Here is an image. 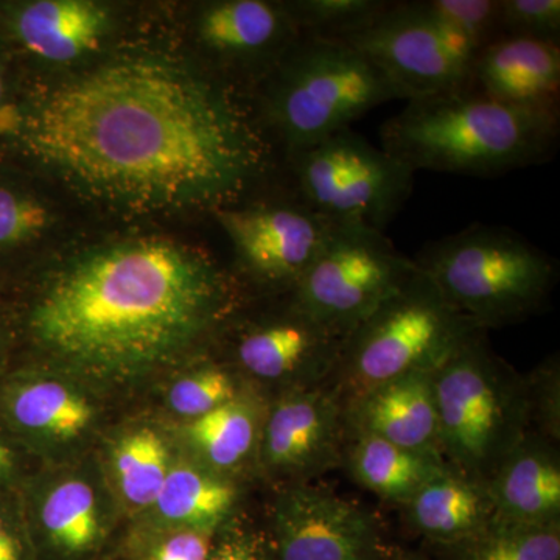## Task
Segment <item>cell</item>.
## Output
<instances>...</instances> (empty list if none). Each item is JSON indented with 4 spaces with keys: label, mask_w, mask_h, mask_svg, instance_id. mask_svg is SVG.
Returning <instances> with one entry per match:
<instances>
[{
    "label": "cell",
    "mask_w": 560,
    "mask_h": 560,
    "mask_svg": "<svg viewBox=\"0 0 560 560\" xmlns=\"http://www.w3.org/2000/svg\"><path fill=\"white\" fill-rule=\"evenodd\" d=\"M109 28V10L91 0L0 3V44L40 61L80 60L101 46Z\"/></svg>",
    "instance_id": "13"
},
{
    "label": "cell",
    "mask_w": 560,
    "mask_h": 560,
    "mask_svg": "<svg viewBox=\"0 0 560 560\" xmlns=\"http://www.w3.org/2000/svg\"><path fill=\"white\" fill-rule=\"evenodd\" d=\"M226 280L197 250L164 238L84 254L46 287L31 313L44 349L98 375L150 370L223 315Z\"/></svg>",
    "instance_id": "2"
},
{
    "label": "cell",
    "mask_w": 560,
    "mask_h": 560,
    "mask_svg": "<svg viewBox=\"0 0 560 560\" xmlns=\"http://www.w3.org/2000/svg\"><path fill=\"white\" fill-rule=\"evenodd\" d=\"M345 43L382 70L399 101H423L470 86V73L448 57L416 2H390Z\"/></svg>",
    "instance_id": "10"
},
{
    "label": "cell",
    "mask_w": 560,
    "mask_h": 560,
    "mask_svg": "<svg viewBox=\"0 0 560 560\" xmlns=\"http://www.w3.org/2000/svg\"><path fill=\"white\" fill-rule=\"evenodd\" d=\"M408 504L418 529L441 541L474 539L493 515L486 489L447 469L425 482Z\"/></svg>",
    "instance_id": "20"
},
{
    "label": "cell",
    "mask_w": 560,
    "mask_h": 560,
    "mask_svg": "<svg viewBox=\"0 0 560 560\" xmlns=\"http://www.w3.org/2000/svg\"><path fill=\"white\" fill-rule=\"evenodd\" d=\"M453 308L422 272L349 335L340 360L360 386L370 390L411 372L434 371L480 331Z\"/></svg>",
    "instance_id": "6"
},
{
    "label": "cell",
    "mask_w": 560,
    "mask_h": 560,
    "mask_svg": "<svg viewBox=\"0 0 560 560\" xmlns=\"http://www.w3.org/2000/svg\"><path fill=\"white\" fill-rule=\"evenodd\" d=\"M278 560H374L375 523L330 490L296 486L276 508Z\"/></svg>",
    "instance_id": "12"
},
{
    "label": "cell",
    "mask_w": 560,
    "mask_h": 560,
    "mask_svg": "<svg viewBox=\"0 0 560 560\" xmlns=\"http://www.w3.org/2000/svg\"><path fill=\"white\" fill-rule=\"evenodd\" d=\"M470 86L486 97L559 109L560 46L525 38H500L478 54Z\"/></svg>",
    "instance_id": "15"
},
{
    "label": "cell",
    "mask_w": 560,
    "mask_h": 560,
    "mask_svg": "<svg viewBox=\"0 0 560 560\" xmlns=\"http://www.w3.org/2000/svg\"><path fill=\"white\" fill-rule=\"evenodd\" d=\"M187 436L220 469H231L248 456L256 441V415L246 401L232 399L191 420Z\"/></svg>",
    "instance_id": "24"
},
{
    "label": "cell",
    "mask_w": 560,
    "mask_h": 560,
    "mask_svg": "<svg viewBox=\"0 0 560 560\" xmlns=\"http://www.w3.org/2000/svg\"><path fill=\"white\" fill-rule=\"evenodd\" d=\"M415 264L480 329L539 311L558 278L545 250L510 228L482 223L427 243Z\"/></svg>",
    "instance_id": "5"
},
{
    "label": "cell",
    "mask_w": 560,
    "mask_h": 560,
    "mask_svg": "<svg viewBox=\"0 0 560 560\" xmlns=\"http://www.w3.org/2000/svg\"><path fill=\"white\" fill-rule=\"evenodd\" d=\"M235 399L232 378L220 370H206L176 382L168 394L173 411L197 419Z\"/></svg>",
    "instance_id": "32"
},
{
    "label": "cell",
    "mask_w": 560,
    "mask_h": 560,
    "mask_svg": "<svg viewBox=\"0 0 560 560\" xmlns=\"http://www.w3.org/2000/svg\"><path fill=\"white\" fill-rule=\"evenodd\" d=\"M433 372H411L364 394L359 407L361 431L407 451L438 455Z\"/></svg>",
    "instance_id": "18"
},
{
    "label": "cell",
    "mask_w": 560,
    "mask_h": 560,
    "mask_svg": "<svg viewBox=\"0 0 560 560\" xmlns=\"http://www.w3.org/2000/svg\"><path fill=\"white\" fill-rule=\"evenodd\" d=\"M40 521L50 539L66 551L90 550L101 536L94 490L81 480L65 481L51 490Z\"/></svg>",
    "instance_id": "25"
},
{
    "label": "cell",
    "mask_w": 560,
    "mask_h": 560,
    "mask_svg": "<svg viewBox=\"0 0 560 560\" xmlns=\"http://www.w3.org/2000/svg\"><path fill=\"white\" fill-rule=\"evenodd\" d=\"M418 272L385 232L335 224L319 256L293 290V305L348 340Z\"/></svg>",
    "instance_id": "8"
},
{
    "label": "cell",
    "mask_w": 560,
    "mask_h": 560,
    "mask_svg": "<svg viewBox=\"0 0 560 560\" xmlns=\"http://www.w3.org/2000/svg\"><path fill=\"white\" fill-rule=\"evenodd\" d=\"M5 149L138 212L230 208L270 167L230 81L156 58L106 62L21 98Z\"/></svg>",
    "instance_id": "1"
},
{
    "label": "cell",
    "mask_w": 560,
    "mask_h": 560,
    "mask_svg": "<svg viewBox=\"0 0 560 560\" xmlns=\"http://www.w3.org/2000/svg\"><path fill=\"white\" fill-rule=\"evenodd\" d=\"M500 35L559 46V0H500Z\"/></svg>",
    "instance_id": "30"
},
{
    "label": "cell",
    "mask_w": 560,
    "mask_h": 560,
    "mask_svg": "<svg viewBox=\"0 0 560 560\" xmlns=\"http://www.w3.org/2000/svg\"><path fill=\"white\" fill-rule=\"evenodd\" d=\"M114 467L121 493L136 506L154 504L171 471L164 441L151 430L124 438L114 452Z\"/></svg>",
    "instance_id": "26"
},
{
    "label": "cell",
    "mask_w": 560,
    "mask_h": 560,
    "mask_svg": "<svg viewBox=\"0 0 560 560\" xmlns=\"http://www.w3.org/2000/svg\"><path fill=\"white\" fill-rule=\"evenodd\" d=\"M228 482L189 466L173 467L154 501L164 521L205 533L219 526L234 506Z\"/></svg>",
    "instance_id": "23"
},
{
    "label": "cell",
    "mask_w": 560,
    "mask_h": 560,
    "mask_svg": "<svg viewBox=\"0 0 560 560\" xmlns=\"http://www.w3.org/2000/svg\"><path fill=\"white\" fill-rule=\"evenodd\" d=\"M18 103L20 101H14L13 86H11L9 60L0 47V145L2 147L9 135Z\"/></svg>",
    "instance_id": "35"
},
{
    "label": "cell",
    "mask_w": 560,
    "mask_h": 560,
    "mask_svg": "<svg viewBox=\"0 0 560 560\" xmlns=\"http://www.w3.org/2000/svg\"><path fill=\"white\" fill-rule=\"evenodd\" d=\"M486 492L497 521L523 525L559 522V464L540 447L515 445L501 459Z\"/></svg>",
    "instance_id": "19"
},
{
    "label": "cell",
    "mask_w": 560,
    "mask_h": 560,
    "mask_svg": "<svg viewBox=\"0 0 560 560\" xmlns=\"http://www.w3.org/2000/svg\"><path fill=\"white\" fill-rule=\"evenodd\" d=\"M352 470L364 488L383 499L408 501L445 467L438 455L407 451L363 433L352 453Z\"/></svg>",
    "instance_id": "21"
},
{
    "label": "cell",
    "mask_w": 560,
    "mask_h": 560,
    "mask_svg": "<svg viewBox=\"0 0 560 560\" xmlns=\"http://www.w3.org/2000/svg\"><path fill=\"white\" fill-rule=\"evenodd\" d=\"M345 338L291 308L285 319L246 331L237 345L242 366L256 377L276 381L300 371L319 372L340 360Z\"/></svg>",
    "instance_id": "17"
},
{
    "label": "cell",
    "mask_w": 560,
    "mask_h": 560,
    "mask_svg": "<svg viewBox=\"0 0 560 560\" xmlns=\"http://www.w3.org/2000/svg\"><path fill=\"white\" fill-rule=\"evenodd\" d=\"M197 33L220 61L256 69L267 79L302 33L283 3L223 0L201 10Z\"/></svg>",
    "instance_id": "14"
},
{
    "label": "cell",
    "mask_w": 560,
    "mask_h": 560,
    "mask_svg": "<svg viewBox=\"0 0 560 560\" xmlns=\"http://www.w3.org/2000/svg\"><path fill=\"white\" fill-rule=\"evenodd\" d=\"M464 560H560L559 522L523 525L492 517L467 540Z\"/></svg>",
    "instance_id": "27"
},
{
    "label": "cell",
    "mask_w": 560,
    "mask_h": 560,
    "mask_svg": "<svg viewBox=\"0 0 560 560\" xmlns=\"http://www.w3.org/2000/svg\"><path fill=\"white\" fill-rule=\"evenodd\" d=\"M0 560H22L20 544L0 517Z\"/></svg>",
    "instance_id": "36"
},
{
    "label": "cell",
    "mask_w": 560,
    "mask_h": 560,
    "mask_svg": "<svg viewBox=\"0 0 560 560\" xmlns=\"http://www.w3.org/2000/svg\"><path fill=\"white\" fill-rule=\"evenodd\" d=\"M423 7L469 36L478 50L500 39V0H422Z\"/></svg>",
    "instance_id": "31"
},
{
    "label": "cell",
    "mask_w": 560,
    "mask_h": 560,
    "mask_svg": "<svg viewBox=\"0 0 560 560\" xmlns=\"http://www.w3.org/2000/svg\"><path fill=\"white\" fill-rule=\"evenodd\" d=\"M400 560H411V559H400Z\"/></svg>",
    "instance_id": "38"
},
{
    "label": "cell",
    "mask_w": 560,
    "mask_h": 560,
    "mask_svg": "<svg viewBox=\"0 0 560 560\" xmlns=\"http://www.w3.org/2000/svg\"><path fill=\"white\" fill-rule=\"evenodd\" d=\"M208 560H267L261 541L253 534L235 533L209 552Z\"/></svg>",
    "instance_id": "34"
},
{
    "label": "cell",
    "mask_w": 560,
    "mask_h": 560,
    "mask_svg": "<svg viewBox=\"0 0 560 560\" xmlns=\"http://www.w3.org/2000/svg\"><path fill=\"white\" fill-rule=\"evenodd\" d=\"M480 331L433 372L440 447L464 471L501 463L515 447L518 400Z\"/></svg>",
    "instance_id": "9"
},
{
    "label": "cell",
    "mask_w": 560,
    "mask_h": 560,
    "mask_svg": "<svg viewBox=\"0 0 560 560\" xmlns=\"http://www.w3.org/2000/svg\"><path fill=\"white\" fill-rule=\"evenodd\" d=\"M238 261L261 282L294 290L319 256L334 223L304 201L213 210Z\"/></svg>",
    "instance_id": "11"
},
{
    "label": "cell",
    "mask_w": 560,
    "mask_h": 560,
    "mask_svg": "<svg viewBox=\"0 0 560 560\" xmlns=\"http://www.w3.org/2000/svg\"><path fill=\"white\" fill-rule=\"evenodd\" d=\"M11 464H13V455H11L10 448L0 442V477L11 469Z\"/></svg>",
    "instance_id": "37"
},
{
    "label": "cell",
    "mask_w": 560,
    "mask_h": 560,
    "mask_svg": "<svg viewBox=\"0 0 560 560\" xmlns=\"http://www.w3.org/2000/svg\"><path fill=\"white\" fill-rule=\"evenodd\" d=\"M559 131V109L508 105L467 86L407 102L381 140L415 173L497 176L551 160Z\"/></svg>",
    "instance_id": "3"
},
{
    "label": "cell",
    "mask_w": 560,
    "mask_h": 560,
    "mask_svg": "<svg viewBox=\"0 0 560 560\" xmlns=\"http://www.w3.org/2000/svg\"><path fill=\"white\" fill-rule=\"evenodd\" d=\"M11 418L22 429L69 441L90 427L94 411L77 390L55 381H36L18 386L9 397Z\"/></svg>",
    "instance_id": "22"
},
{
    "label": "cell",
    "mask_w": 560,
    "mask_h": 560,
    "mask_svg": "<svg viewBox=\"0 0 560 560\" xmlns=\"http://www.w3.org/2000/svg\"><path fill=\"white\" fill-rule=\"evenodd\" d=\"M301 200L335 224L385 232L412 191L407 164L346 128L289 156Z\"/></svg>",
    "instance_id": "7"
},
{
    "label": "cell",
    "mask_w": 560,
    "mask_h": 560,
    "mask_svg": "<svg viewBox=\"0 0 560 560\" xmlns=\"http://www.w3.org/2000/svg\"><path fill=\"white\" fill-rule=\"evenodd\" d=\"M209 540L205 533L186 530L162 541L151 560H208Z\"/></svg>",
    "instance_id": "33"
},
{
    "label": "cell",
    "mask_w": 560,
    "mask_h": 560,
    "mask_svg": "<svg viewBox=\"0 0 560 560\" xmlns=\"http://www.w3.org/2000/svg\"><path fill=\"white\" fill-rule=\"evenodd\" d=\"M340 438V408L330 394H293L272 410L265 429L264 458L272 469L318 470L329 463Z\"/></svg>",
    "instance_id": "16"
},
{
    "label": "cell",
    "mask_w": 560,
    "mask_h": 560,
    "mask_svg": "<svg viewBox=\"0 0 560 560\" xmlns=\"http://www.w3.org/2000/svg\"><path fill=\"white\" fill-rule=\"evenodd\" d=\"M302 35L345 40L388 9L385 0H298L283 3Z\"/></svg>",
    "instance_id": "29"
},
{
    "label": "cell",
    "mask_w": 560,
    "mask_h": 560,
    "mask_svg": "<svg viewBox=\"0 0 560 560\" xmlns=\"http://www.w3.org/2000/svg\"><path fill=\"white\" fill-rule=\"evenodd\" d=\"M54 215L36 191L0 171V257L31 248L49 232Z\"/></svg>",
    "instance_id": "28"
},
{
    "label": "cell",
    "mask_w": 560,
    "mask_h": 560,
    "mask_svg": "<svg viewBox=\"0 0 560 560\" xmlns=\"http://www.w3.org/2000/svg\"><path fill=\"white\" fill-rule=\"evenodd\" d=\"M265 81L260 117L287 158L352 128L383 103L399 101L382 70L345 40L302 35Z\"/></svg>",
    "instance_id": "4"
}]
</instances>
